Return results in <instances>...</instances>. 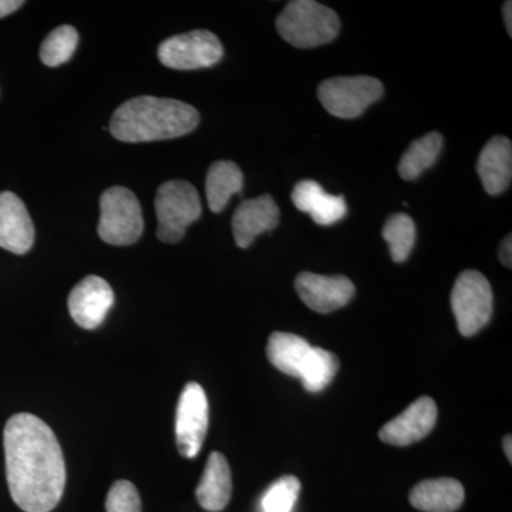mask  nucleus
I'll return each mask as SVG.
<instances>
[{
    "label": "nucleus",
    "mask_w": 512,
    "mask_h": 512,
    "mask_svg": "<svg viewBox=\"0 0 512 512\" xmlns=\"http://www.w3.org/2000/svg\"><path fill=\"white\" fill-rule=\"evenodd\" d=\"M3 447L15 504L25 512L55 510L66 487V464L53 430L33 414H15L3 431Z\"/></svg>",
    "instance_id": "f257e3e1"
},
{
    "label": "nucleus",
    "mask_w": 512,
    "mask_h": 512,
    "mask_svg": "<svg viewBox=\"0 0 512 512\" xmlns=\"http://www.w3.org/2000/svg\"><path fill=\"white\" fill-rule=\"evenodd\" d=\"M200 124V113L184 101L140 96L114 111L109 130L123 143H150L190 134Z\"/></svg>",
    "instance_id": "f03ea898"
},
{
    "label": "nucleus",
    "mask_w": 512,
    "mask_h": 512,
    "mask_svg": "<svg viewBox=\"0 0 512 512\" xmlns=\"http://www.w3.org/2000/svg\"><path fill=\"white\" fill-rule=\"evenodd\" d=\"M276 30L285 42L298 49H311L332 42L339 35V16L313 0L288 3L276 19Z\"/></svg>",
    "instance_id": "7ed1b4c3"
},
{
    "label": "nucleus",
    "mask_w": 512,
    "mask_h": 512,
    "mask_svg": "<svg viewBox=\"0 0 512 512\" xmlns=\"http://www.w3.org/2000/svg\"><path fill=\"white\" fill-rule=\"evenodd\" d=\"M157 237L164 244H177L185 231L200 220L202 205L194 185L183 180L167 181L158 188L156 201Z\"/></svg>",
    "instance_id": "20e7f679"
},
{
    "label": "nucleus",
    "mask_w": 512,
    "mask_h": 512,
    "mask_svg": "<svg viewBox=\"0 0 512 512\" xmlns=\"http://www.w3.org/2000/svg\"><path fill=\"white\" fill-rule=\"evenodd\" d=\"M144 231L140 201L133 191L111 187L100 198L99 237L106 244L127 247L136 244Z\"/></svg>",
    "instance_id": "39448f33"
},
{
    "label": "nucleus",
    "mask_w": 512,
    "mask_h": 512,
    "mask_svg": "<svg viewBox=\"0 0 512 512\" xmlns=\"http://www.w3.org/2000/svg\"><path fill=\"white\" fill-rule=\"evenodd\" d=\"M494 296L490 282L477 271H464L451 292V308L458 332L470 338L480 332L493 316Z\"/></svg>",
    "instance_id": "423d86ee"
},
{
    "label": "nucleus",
    "mask_w": 512,
    "mask_h": 512,
    "mask_svg": "<svg viewBox=\"0 0 512 512\" xmlns=\"http://www.w3.org/2000/svg\"><path fill=\"white\" fill-rule=\"evenodd\" d=\"M383 96V84L375 77H335L320 83L322 106L338 119L352 120Z\"/></svg>",
    "instance_id": "0eeeda50"
},
{
    "label": "nucleus",
    "mask_w": 512,
    "mask_h": 512,
    "mask_svg": "<svg viewBox=\"0 0 512 512\" xmlns=\"http://www.w3.org/2000/svg\"><path fill=\"white\" fill-rule=\"evenodd\" d=\"M224 56L220 39L208 30H194L164 40L158 59L174 70H197L214 66Z\"/></svg>",
    "instance_id": "6e6552de"
},
{
    "label": "nucleus",
    "mask_w": 512,
    "mask_h": 512,
    "mask_svg": "<svg viewBox=\"0 0 512 512\" xmlns=\"http://www.w3.org/2000/svg\"><path fill=\"white\" fill-rule=\"evenodd\" d=\"M210 424L207 394L200 384L191 382L184 387L175 417V437L178 451L185 458L200 453Z\"/></svg>",
    "instance_id": "1a4fd4ad"
},
{
    "label": "nucleus",
    "mask_w": 512,
    "mask_h": 512,
    "mask_svg": "<svg viewBox=\"0 0 512 512\" xmlns=\"http://www.w3.org/2000/svg\"><path fill=\"white\" fill-rule=\"evenodd\" d=\"M295 289L309 309L325 315L348 305L356 292L355 285L346 276H325L312 272L299 275Z\"/></svg>",
    "instance_id": "9d476101"
},
{
    "label": "nucleus",
    "mask_w": 512,
    "mask_h": 512,
    "mask_svg": "<svg viewBox=\"0 0 512 512\" xmlns=\"http://www.w3.org/2000/svg\"><path fill=\"white\" fill-rule=\"evenodd\" d=\"M69 312L74 322L83 329L99 328L114 303V292L109 282L100 276L82 279L69 295Z\"/></svg>",
    "instance_id": "9b49d317"
},
{
    "label": "nucleus",
    "mask_w": 512,
    "mask_h": 512,
    "mask_svg": "<svg viewBox=\"0 0 512 512\" xmlns=\"http://www.w3.org/2000/svg\"><path fill=\"white\" fill-rule=\"evenodd\" d=\"M437 416L439 412L434 400L430 397H420L396 419L382 427L379 433L380 440L392 446H410L429 436L436 426Z\"/></svg>",
    "instance_id": "f8f14e48"
},
{
    "label": "nucleus",
    "mask_w": 512,
    "mask_h": 512,
    "mask_svg": "<svg viewBox=\"0 0 512 512\" xmlns=\"http://www.w3.org/2000/svg\"><path fill=\"white\" fill-rule=\"evenodd\" d=\"M35 244V225L18 195L0 192V248L25 255Z\"/></svg>",
    "instance_id": "ddd939ff"
},
{
    "label": "nucleus",
    "mask_w": 512,
    "mask_h": 512,
    "mask_svg": "<svg viewBox=\"0 0 512 512\" xmlns=\"http://www.w3.org/2000/svg\"><path fill=\"white\" fill-rule=\"evenodd\" d=\"M281 212L269 194L241 202L232 217V232L239 248L252 245L259 235L278 227Z\"/></svg>",
    "instance_id": "4468645a"
},
{
    "label": "nucleus",
    "mask_w": 512,
    "mask_h": 512,
    "mask_svg": "<svg viewBox=\"0 0 512 512\" xmlns=\"http://www.w3.org/2000/svg\"><path fill=\"white\" fill-rule=\"evenodd\" d=\"M292 202L299 211L311 215L319 225L336 224L348 214V205L342 195H330L322 185L312 180H303L292 191Z\"/></svg>",
    "instance_id": "2eb2a0df"
},
{
    "label": "nucleus",
    "mask_w": 512,
    "mask_h": 512,
    "mask_svg": "<svg viewBox=\"0 0 512 512\" xmlns=\"http://www.w3.org/2000/svg\"><path fill=\"white\" fill-rule=\"evenodd\" d=\"M484 190L498 195L508 190L512 178V144L507 137H494L485 144L477 164Z\"/></svg>",
    "instance_id": "dca6fc26"
},
{
    "label": "nucleus",
    "mask_w": 512,
    "mask_h": 512,
    "mask_svg": "<svg viewBox=\"0 0 512 512\" xmlns=\"http://www.w3.org/2000/svg\"><path fill=\"white\" fill-rule=\"evenodd\" d=\"M198 504L204 510L220 512L227 507L232 495V477L227 458L218 451L208 457L207 466L197 491Z\"/></svg>",
    "instance_id": "f3484780"
},
{
    "label": "nucleus",
    "mask_w": 512,
    "mask_h": 512,
    "mask_svg": "<svg viewBox=\"0 0 512 512\" xmlns=\"http://www.w3.org/2000/svg\"><path fill=\"white\" fill-rule=\"evenodd\" d=\"M464 488L454 478L421 481L410 493V504L423 512H454L464 503Z\"/></svg>",
    "instance_id": "a211bd4d"
},
{
    "label": "nucleus",
    "mask_w": 512,
    "mask_h": 512,
    "mask_svg": "<svg viewBox=\"0 0 512 512\" xmlns=\"http://www.w3.org/2000/svg\"><path fill=\"white\" fill-rule=\"evenodd\" d=\"M312 346L301 336L292 333L275 332L266 346V356L285 375L299 377L302 367L311 353Z\"/></svg>",
    "instance_id": "6ab92c4d"
},
{
    "label": "nucleus",
    "mask_w": 512,
    "mask_h": 512,
    "mask_svg": "<svg viewBox=\"0 0 512 512\" xmlns=\"http://www.w3.org/2000/svg\"><path fill=\"white\" fill-rule=\"evenodd\" d=\"M244 188V174L232 161H217L208 170L205 181L208 207L215 214H220L227 207L232 195L241 194Z\"/></svg>",
    "instance_id": "aec40b11"
},
{
    "label": "nucleus",
    "mask_w": 512,
    "mask_h": 512,
    "mask_svg": "<svg viewBox=\"0 0 512 512\" xmlns=\"http://www.w3.org/2000/svg\"><path fill=\"white\" fill-rule=\"evenodd\" d=\"M441 150H443V137L439 133H429L413 141L412 146L407 148L400 160V177L406 181L416 180L424 171L433 167Z\"/></svg>",
    "instance_id": "412c9836"
},
{
    "label": "nucleus",
    "mask_w": 512,
    "mask_h": 512,
    "mask_svg": "<svg viewBox=\"0 0 512 512\" xmlns=\"http://www.w3.org/2000/svg\"><path fill=\"white\" fill-rule=\"evenodd\" d=\"M339 370V359L322 348H313L302 367L301 376L306 392L320 393L332 383Z\"/></svg>",
    "instance_id": "4be33fe9"
},
{
    "label": "nucleus",
    "mask_w": 512,
    "mask_h": 512,
    "mask_svg": "<svg viewBox=\"0 0 512 512\" xmlns=\"http://www.w3.org/2000/svg\"><path fill=\"white\" fill-rule=\"evenodd\" d=\"M382 235L397 264L407 261L416 244V225L407 214H394L384 224Z\"/></svg>",
    "instance_id": "5701e85b"
},
{
    "label": "nucleus",
    "mask_w": 512,
    "mask_h": 512,
    "mask_svg": "<svg viewBox=\"0 0 512 512\" xmlns=\"http://www.w3.org/2000/svg\"><path fill=\"white\" fill-rule=\"evenodd\" d=\"M79 45V33L73 26H59L46 36L40 46V60L49 67L69 62Z\"/></svg>",
    "instance_id": "b1692460"
},
{
    "label": "nucleus",
    "mask_w": 512,
    "mask_h": 512,
    "mask_svg": "<svg viewBox=\"0 0 512 512\" xmlns=\"http://www.w3.org/2000/svg\"><path fill=\"white\" fill-rule=\"evenodd\" d=\"M301 481L293 476L279 478L262 497V512H292L301 494Z\"/></svg>",
    "instance_id": "393cba45"
},
{
    "label": "nucleus",
    "mask_w": 512,
    "mask_h": 512,
    "mask_svg": "<svg viewBox=\"0 0 512 512\" xmlns=\"http://www.w3.org/2000/svg\"><path fill=\"white\" fill-rule=\"evenodd\" d=\"M107 512H141V498L133 483L116 481L110 488L106 500Z\"/></svg>",
    "instance_id": "a878e982"
},
{
    "label": "nucleus",
    "mask_w": 512,
    "mask_h": 512,
    "mask_svg": "<svg viewBox=\"0 0 512 512\" xmlns=\"http://www.w3.org/2000/svg\"><path fill=\"white\" fill-rule=\"evenodd\" d=\"M500 261H501V264H503L504 266H507V268H511V265H512L511 235H508V237L504 239L503 244H501Z\"/></svg>",
    "instance_id": "bb28decb"
},
{
    "label": "nucleus",
    "mask_w": 512,
    "mask_h": 512,
    "mask_svg": "<svg viewBox=\"0 0 512 512\" xmlns=\"http://www.w3.org/2000/svg\"><path fill=\"white\" fill-rule=\"evenodd\" d=\"M22 0H0V19L22 8Z\"/></svg>",
    "instance_id": "cd10ccee"
},
{
    "label": "nucleus",
    "mask_w": 512,
    "mask_h": 512,
    "mask_svg": "<svg viewBox=\"0 0 512 512\" xmlns=\"http://www.w3.org/2000/svg\"><path fill=\"white\" fill-rule=\"evenodd\" d=\"M505 28H507L508 35L512 36V3L505 2L503 8Z\"/></svg>",
    "instance_id": "c85d7f7f"
},
{
    "label": "nucleus",
    "mask_w": 512,
    "mask_h": 512,
    "mask_svg": "<svg viewBox=\"0 0 512 512\" xmlns=\"http://www.w3.org/2000/svg\"><path fill=\"white\" fill-rule=\"evenodd\" d=\"M504 453L508 460L512 461V439L511 436L504 437Z\"/></svg>",
    "instance_id": "c756f323"
}]
</instances>
